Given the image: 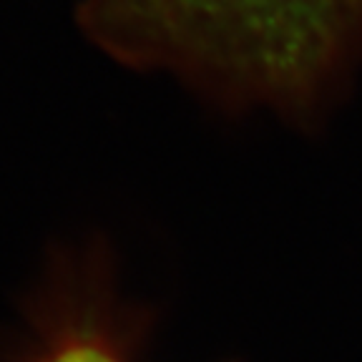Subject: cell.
I'll return each mask as SVG.
<instances>
[{
	"label": "cell",
	"instance_id": "1",
	"mask_svg": "<svg viewBox=\"0 0 362 362\" xmlns=\"http://www.w3.org/2000/svg\"><path fill=\"white\" fill-rule=\"evenodd\" d=\"M86 30L126 63L242 96H312L362 45V0H86Z\"/></svg>",
	"mask_w": 362,
	"mask_h": 362
},
{
	"label": "cell",
	"instance_id": "2",
	"mask_svg": "<svg viewBox=\"0 0 362 362\" xmlns=\"http://www.w3.org/2000/svg\"><path fill=\"white\" fill-rule=\"evenodd\" d=\"M51 362H116V357H111L96 345H74L58 352Z\"/></svg>",
	"mask_w": 362,
	"mask_h": 362
}]
</instances>
